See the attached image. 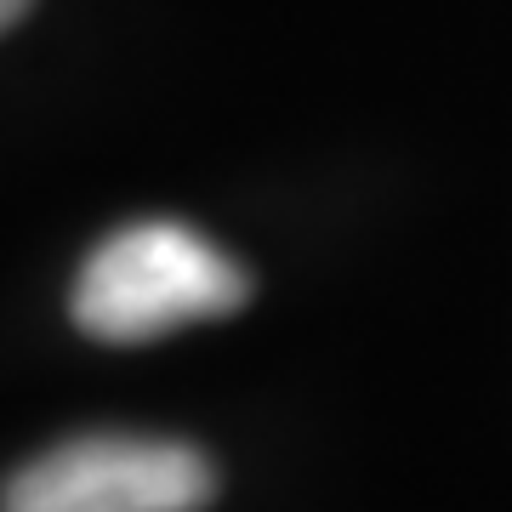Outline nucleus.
Listing matches in <instances>:
<instances>
[{"label": "nucleus", "mask_w": 512, "mask_h": 512, "mask_svg": "<svg viewBox=\"0 0 512 512\" xmlns=\"http://www.w3.org/2000/svg\"><path fill=\"white\" fill-rule=\"evenodd\" d=\"M251 302L245 262L211 234L177 217H143L103 234L69 285V319L80 336L137 348L171 330L228 319Z\"/></svg>", "instance_id": "obj_1"}, {"label": "nucleus", "mask_w": 512, "mask_h": 512, "mask_svg": "<svg viewBox=\"0 0 512 512\" xmlns=\"http://www.w3.org/2000/svg\"><path fill=\"white\" fill-rule=\"evenodd\" d=\"M217 467L165 433H74L0 484V512H205Z\"/></svg>", "instance_id": "obj_2"}, {"label": "nucleus", "mask_w": 512, "mask_h": 512, "mask_svg": "<svg viewBox=\"0 0 512 512\" xmlns=\"http://www.w3.org/2000/svg\"><path fill=\"white\" fill-rule=\"evenodd\" d=\"M29 6H35V0H0V35H6V29H12V23H18Z\"/></svg>", "instance_id": "obj_3"}]
</instances>
